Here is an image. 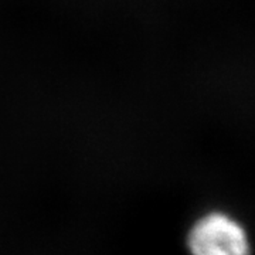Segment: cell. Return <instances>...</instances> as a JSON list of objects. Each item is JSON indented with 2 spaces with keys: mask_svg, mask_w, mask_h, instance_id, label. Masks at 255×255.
Listing matches in <instances>:
<instances>
[{
  "mask_svg": "<svg viewBox=\"0 0 255 255\" xmlns=\"http://www.w3.org/2000/svg\"><path fill=\"white\" fill-rule=\"evenodd\" d=\"M187 244L199 255H244L251 251L246 230L224 213H210L199 220Z\"/></svg>",
  "mask_w": 255,
  "mask_h": 255,
  "instance_id": "1",
  "label": "cell"
}]
</instances>
